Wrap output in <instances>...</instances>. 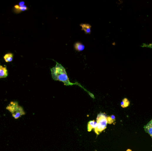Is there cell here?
<instances>
[{
	"label": "cell",
	"instance_id": "4",
	"mask_svg": "<svg viewBox=\"0 0 152 151\" xmlns=\"http://www.w3.org/2000/svg\"><path fill=\"white\" fill-rule=\"evenodd\" d=\"M145 131L148 133L152 139V119L144 127Z\"/></svg>",
	"mask_w": 152,
	"mask_h": 151
},
{
	"label": "cell",
	"instance_id": "7",
	"mask_svg": "<svg viewBox=\"0 0 152 151\" xmlns=\"http://www.w3.org/2000/svg\"><path fill=\"white\" fill-rule=\"evenodd\" d=\"M80 26L81 27V29L85 32L87 34H90L91 33V26L88 24H81Z\"/></svg>",
	"mask_w": 152,
	"mask_h": 151
},
{
	"label": "cell",
	"instance_id": "8",
	"mask_svg": "<svg viewBox=\"0 0 152 151\" xmlns=\"http://www.w3.org/2000/svg\"><path fill=\"white\" fill-rule=\"evenodd\" d=\"M75 50L78 52H80L83 51L85 49V46L83 44L80 42H77L75 43L74 45Z\"/></svg>",
	"mask_w": 152,
	"mask_h": 151
},
{
	"label": "cell",
	"instance_id": "3",
	"mask_svg": "<svg viewBox=\"0 0 152 151\" xmlns=\"http://www.w3.org/2000/svg\"><path fill=\"white\" fill-rule=\"evenodd\" d=\"M106 115L104 113L98 114L97 118V126L94 128V132L97 135H99L107 128L108 122Z\"/></svg>",
	"mask_w": 152,
	"mask_h": 151
},
{
	"label": "cell",
	"instance_id": "5",
	"mask_svg": "<svg viewBox=\"0 0 152 151\" xmlns=\"http://www.w3.org/2000/svg\"><path fill=\"white\" fill-rule=\"evenodd\" d=\"M27 9V7L25 5L22 6H20L19 5H17L14 6V12L16 14L20 13L21 12H24Z\"/></svg>",
	"mask_w": 152,
	"mask_h": 151
},
{
	"label": "cell",
	"instance_id": "12",
	"mask_svg": "<svg viewBox=\"0 0 152 151\" xmlns=\"http://www.w3.org/2000/svg\"><path fill=\"white\" fill-rule=\"evenodd\" d=\"M107 119L108 124H112L114 122H115V121H116L115 116L113 115H111L110 116H108L107 118Z\"/></svg>",
	"mask_w": 152,
	"mask_h": 151
},
{
	"label": "cell",
	"instance_id": "10",
	"mask_svg": "<svg viewBox=\"0 0 152 151\" xmlns=\"http://www.w3.org/2000/svg\"><path fill=\"white\" fill-rule=\"evenodd\" d=\"M14 55L12 53H8L5 55L4 56V59L7 62H10L13 61Z\"/></svg>",
	"mask_w": 152,
	"mask_h": 151
},
{
	"label": "cell",
	"instance_id": "15",
	"mask_svg": "<svg viewBox=\"0 0 152 151\" xmlns=\"http://www.w3.org/2000/svg\"><path fill=\"white\" fill-rule=\"evenodd\" d=\"M127 151H132L131 150H130V149H128L127 150Z\"/></svg>",
	"mask_w": 152,
	"mask_h": 151
},
{
	"label": "cell",
	"instance_id": "11",
	"mask_svg": "<svg viewBox=\"0 0 152 151\" xmlns=\"http://www.w3.org/2000/svg\"><path fill=\"white\" fill-rule=\"evenodd\" d=\"M130 105V101L127 98H125L121 102V106L123 108L127 107Z\"/></svg>",
	"mask_w": 152,
	"mask_h": 151
},
{
	"label": "cell",
	"instance_id": "6",
	"mask_svg": "<svg viewBox=\"0 0 152 151\" xmlns=\"http://www.w3.org/2000/svg\"><path fill=\"white\" fill-rule=\"evenodd\" d=\"M8 72L6 67H4L0 65V79L7 77Z\"/></svg>",
	"mask_w": 152,
	"mask_h": 151
},
{
	"label": "cell",
	"instance_id": "9",
	"mask_svg": "<svg viewBox=\"0 0 152 151\" xmlns=\"http://www.w3.org/2000/svg\"><path fill=\"white\" fill-rule=\"evenodd\" d=\"M97 126V122L94 120L91 121L88 124L87 129L88 132H90L92 129H94Z\"/></svg>",
	"mask_w": 152,
	"mask_h": 151
},
{
	"label": "cell",
	"instance_id": "2",
	"mask_svg": "<svg viewBox=\"0 0 152 151\" xmlns=\"http://www.w3.org/2000/svg\"><path fill=\"white\" fill-rule=\"evenodd\" d=\"M6 109L12 113V116L15 119L21 118V116L26 114L23 108L18 105V102L16 101L10 102Z\"/></svg>",
	"mask_w": 152,
	"mask_h": 151
},
{
	"label": "cell",
	"instance_id": "13",
	"mask_svg": "<svg viewBox=\"0 0 152 151\" xmlns=\"http://www.w3.org/2000/svg\"><path fill=\"white\" fill-rule=\"evenodd\" d=\"M18 5L20 6H25V2H23V1H21V2H20L19 3V5Z\"/></svg>",
	"mask_w": 152,
	"mask_h": 151
},
{
	"label": "cell",
	"instance_id": "14",
	"mask_svg": "<svg viewBox=\"0 0 152 151\" xmlns=\"http://www.w3.org/2000/svg\"><path fill=\"white\" fill-rule=\"evenodd\" d=\"M148 47H151V48H152V43L151 44H150V45H148Z\"/></svg>",
	"mask_w": 152,
	"mask_h": 151
},
{
	"label": "cell",
	"instance_id": "1",
	"mask_svg": "<svg viewBox=\"0 0 152 151\" xmlns=\"http://www.w3.org/2000/svg\"><path fill=\"white\" fill-rule=\"evenodd\" d=\"M51 71L53 79L62 82L66 86L73 85L69 81L66 69L61 64L56 62V65L51 68Z\"/></svg>",
	"mask_w": 152,
	"mask_h": 151
}]
</instances>
